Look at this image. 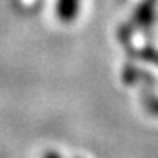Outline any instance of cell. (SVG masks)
I'll return each mask as SVG.
<instances>
[{
  "instance_id": "cell-4",
  "label": "cell",
  "mask_w": 158,
  "mask_h": 158,
  "mask_svg": "<svg viewBox=\"0 0 158 158\" xmlns=\"http://www.w3.org/2000/svg\"><path fill=\"white\" fill-rule=\"evenodd\" d=\"M145 106L153 116H158V98L156 96H146L145 98Z\"/></svg>"
},
{
  "instance_id": "cell-2",
  "label": "cell",
  "mask_w": 158,
  "mask_h": 158,
  "mask_svg": "<svg viewBox=\"0 0 158 158\" xmlns=\"http://www.w3.org/2000/svg\"><path fill=\"white\" fill-rule=\"evenodd\" d=\"M79 10V0H57L56 12L62 22H73L77 15Z\"/></svg>"
},
{
  "instance_id": "cell-5",
  "label": "cell",
  "mask_w": 158,
  "mask_h": 158,
  "mask_svg": "<svg viewBox=\"0 0 158 158\" xmlns=\"http://www.w3.org/2000/svg\"><path fill=\"white\" fill-rule=\"evenodd\" d=\"M44 158H61V156H59L56 152H47V153H46V156H44Z\"/></svg>"
},
{
  "instance_id": "cell-3",
  "label": "cell",
  "mask_w": 158,
  "mask_h": 158,
  "mask_svg": "<svg viewBox=\"0 0 158 158\" xmlns=\"http://www.w3.org/2000/svg\"><path fill=\"white\" fill-rule=\"evenodd\" d=\"M140 57L143 59V61L156 64V66H158V51H156V49H153V47L141 49V51H140Z\"/></svg>"
},
{
  "instance_id": "cell-1",
  "label": "cell",
  "mask_w": 158,
  "mask_h": 158,
  "mask_svg": "<svg viewBox=\"0 0 158 158\" xmlns=\"http://www.w3.org/2000/svg\"><path fill=\"white\" fill-rule=\"evenodd\" d=\"M155 19V0H145L140 3L133 15V22L138 27H148Z\"/></svg>"
}]
</instances>
